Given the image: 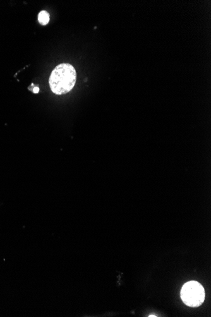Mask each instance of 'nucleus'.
<instances>
[{"mask_svg":"<svg viewBox=\"0 0 211 317\" xmlns=\"http://www.w3.org/2000/svg\"><path fill=\"white\" fill-rule=\"evenodd\" d=\"M76 81L77 73L75 68L71 64L63 63L57 65L52 70L49 83L53 93L61 95L71 91Z\"/></svg>","mask_w":211,"mask_h":317,"instance_id":"f257e3e1","label":"nucleus"},{"mask_svg":"<svg viewBox=\"0 0 211 317\" xmlns=\"http://www.w3.org/2000/svg\"><path fill=\"white\" fill-rule=\"evenodd\" d=\"M49 14L46 11H41L38 15V20L42 25H47L49 22Z\"/></svg>","mask_w":211,"mask_h":317,"instance_id":"7ed1b4c3","label":"nucleus"},{"mask_svg":"<svg viewBox=\"0 0 211 317\" xmlns=\"http://www.w3.org/2000/svg\"><path fill=\"white\" fill-rule=\"evenodd\" d=\"M39 88L38 87H34V89H33V92H34V93L37 94V93H39Z\"/></svg>","mask_w":211,"mask_h":317,"instance_id":"20e7f679","label":"nucleus"},{"mask_svg":"<svg viewBox=\"0 0 211 317\" xmlns=\"http://www.w3.org/2000/svg\"><path fill=\"white\" fill-rule=\"evenodd\" d=\"M180 296L181 300L186 305L197 308L204 303L206 294L203 286L198 282L192 280L183 285Z\"/></svg>","mask_w":211,"mask_h":317,"instance_id":"f03ea898","label":"nucleus"}]
</instances>
